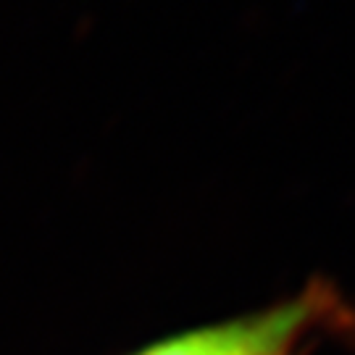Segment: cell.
<instances>
[{"label":"cell","instance_id":"obj_1","mask_svg":"<svg viewBox=\"0 0 355 355\" xmlns=\"http://www.w3.org/2000/svg\"><path fill=\"white\" fill-rule=\"evenodd\" d=\"M353 324L343 295L316 279L282 303L168 334L132 355H308L329 331L347 334Z\"/></svg>","mask_w":355,"mask_h":355}]
</instances>
